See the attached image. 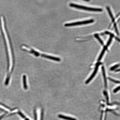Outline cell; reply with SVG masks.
<instances>
[{
	"instance_id": "obj_1",
	"label": "cell",
	"mask_w": 120,
	"mask_h": 120,
	"mask_svg": "<svg viewBox=\"0 0 120 120\" xmlns=\"http://www.w3.org/2000/svg\"><path fill=\"white\" fill-rule=\"evenodd\" d=\"M25 47L29 49H30V50H29L26 49H24V50L33 54L35 55L36 56H41L42 57H43L47 58V59L52 60L55 61H61V59L59 58L51 56L50 55H46L45 54H41L37 52V51L34 50V49L31 48H30L29 47V46H25Z\"/></svg>"
},
{
	"instance_id": "obj_2",
	"label": "cell",
	"mask_w": 120,
	"mask_h": 120,
	"mask_svg": "<svg viewBox=\"0 0 120 120\" xmlns=\"http://www.w3.org/2000/svg\"><path fill=\"white\" fill-rule=\"evenodd\" d=\"M70 7L80 9L87 10V11H101L103 10L102 9L99 8H93L84 6L78 5L77 4L70 3L69 4Z\"/></svg>"
},
{
	"instance_id": "obj_3",
	"label": "cell",
	"mask_w": 120,
	"mask_h": 120,
	"mask_svg": "<svg viewBox=\"0 0 120 120\" xmlns=\"http://www.w3.org/2000/svg\"><path fill=\"white\" fill-rule=\"evenodd\" d=\"M94 22L93 19H90L89 20L83 21L76 22L71 23H66L64 25V26L66 27L71 26H77V25H80L83 24L92 23Z\"/></svg>"
},
{
	"instance_id": "obj_4",
	"label": "cell",
	"mask_w": 120,
	"mask_h": 120,
	"mask_svg": "<svg viewBox=\"0 0 120 120\" xmlns=\"http://www.w3.org/2000/svg\"><path fill=\"white\" fill-rule=\"evenodd\" d=\"M100 63H98L97 64L93 73V74L91 75L90 77L86 81V84H88L89 83V82L91 80V79H93V78L94 77V76H95V75L96 74L97 70H98V68L99 66L100 65Z\"/></svg>"
},
{
	"instance_id": "obj_5",
	"label": "cell",
	"mask_w": 120,
	"mask_h": 120,
	"mask_svg": "<svg viewBox=\"0 0 120 120\" xmlns=\"http://www.w3.org/2000/svg\"><path fill=\"white\" fill-rule=\"evenodd\" d=\"M58 117L60 118L66 120H76L74 118L66 116L64 115H58Z\"/></svg>"
},
{
	"instance_id": "obj_6",
	"label": "cell",
	"mask_w": 120,
	"mask_h": 120,
	"mask_svg": "<svg viewBox=\"0 0 120 120\" xmlns=\"http://www.w3.org/2000/svg\"><path fill=\"white\" fill-rule=\"evenodd\" d=\"M23 82L24 88L25 89L27 90V89L28 87L26 84V77L25 75H24L23 76Z\"/></svg>"
},
{
	"instance_id": "obj_7",
	"label": "cell",
	"mask_w": 120,
	"mask_h": 120,
	"mask_svg": "<svg viewBox=\"0 0 120 120\" xmlns=\"http://www.w3.org/2000/svg\"><path fill=\"white\" fill-rule=\"evenodd\" d=\"M106 49V46H105V47L104 48H103V50L101 52V54H100V56L99 57L98 61H100V60H101V58L102 57L103 55L104 54L105 52V51Z\"/></svg>"
},
{
	"instance_id": "obj_8",
	"label": "cell",
	"mask_w": 120,
	"mask_h": 120,
	"mask_svg": "<svg viewBox=\"0 0 120 120\" xmlns=\"http://www.w3.org/2000/svg\"><path fill=\"white\" fill-rule=\"evenodd\" d=\"M106 8L107 9L108 12L109 16H110L111 18L112 19V21L114 22V18L113 15H112V12L111 11L110 8H109V7H107V8Z\"/></svg>"
},
{
	"instance_id": "obj_9",
	"label": "cell",
	"mask_w": 120,
	"mask_h": 120,
	"mask_svg": "<svg viewBox=\"0 0 120 120\" xmlns=\"http://www.w3.org/2000/svg\"><path fill=\"white\" fill-rule=\"evenodd\" d=\"M102 68V69L103 70V77H104V79L105 86L106 87V86H107V85H106L107 84V82H106V75L105 74L104 67H103Z\"/></svg>"
},
{
	"instance_id": "obj_10",
	"label": "cell",
	"mask_w": 120,
	"mask_h": 120,
	"mask_svg": "<svg viewBox=\"0 0 120 120\" xmlns=\"http://www.w3.org/2000/svg\"><path fill=\"white\" fill-rule=\"evenodd\" d=\"M0 108L3 109L4 110L6 111L7 112H9L10 111V110L9 109L0 104Z\"/></svg>"
},
{
	"instance_id": "obj_11",
	"label": "cell",
	"mask_w": 120,
	"mask_h": 120,
	"mask_svg": "<svg viewBox=\"0 0 120 120\" xmlns=\"http://www.w3.org/2000/svg\"><path fill=\"white\" fill-rule=\"evenodd\" d=\"M95 37L98 40V41L100 42V43L102 45H103L104 44L103 42L102 41L101 39L99 37L98 35H97V34H96L95 35Z\"/></svg>"
},
{
	"instance_id": "obj_12",
	"label": "cell",
	"mask_w": 120,
	"mask_h": 120,
	"mask_svg": "<svg viewBox=\"0 0 120 120\" xmlns=\"http://www.w3.org/2000/svg\"><path fill=\"white\" fill-rule=\"evenodd\" d=\"M112 37H113V36H111L110 37V38H109V41H108V42L107 43V44H106V46H109V45H110V43H111V41H112Z\"/></svg>"
},
{
	"instance_id": "obj_13",
	"label": "cell",
	"mask_w": 120,
	"mask_h": 120,
	"mask_svg": "<svg viewBox=\"0 0 120 120\" xmlns=\"http://www.w3.org/2000/svg\"><path fill=\"white\" fill-rule=\"evenodd\" d=\"M114 26L115 31H116V32L117 34H118V35H119V32H118V30L117 28V27L116 24H115L114 25Z\"/></svg>"
},
{
	"instance_id": "obj_14",
	"label": "cell",
	"mask_w": 120,
	"mask_h": 120,
	"mask_svg": "<svg viewBox=\"0 0 120 120\" xmlns=\"http://www.w3.org/2000/svg\"><path fill=\"white\" fill-rule=\"evenodd\" d=\"M18 114H19L20 115V116L22 117V118H26V117L23 114H22L21 112H18Z\"/></svg>"
},
{
	"instance_id": "obj_15",
	"label": "cell",
	"mask_w": 120,
	"mask_h": 120,
	"mask_svg": "<svg viewBox=\"0 0 120 120\" xmlns=\"http://www.w3.org/2000/svg\"><path fill=\"white\" fill-rule=\"evenodd\" d=\"M109 79L110 80L112 81V82H115V83H120V82L119 81H115L114 80H113V79H112L110 78H109Z\"/></svg>"
},
{
	"instance_id": "obj_16",
	"label": "cell",
	"mask_w": 120,
	"mask_h": 120,
	"mask_svg": "<svg viewBox=\"0 0 120 120\" xmlns=\"http://www.w3.org/2000/svg\"><path fill=\"white\" fill-rule=\"evenodd\" d=\"M120 89V86L118 87L117 88H116V89H115L114 90V92H116L118 90H119Z\"/></svg>"
},
{
	"instance_id": "obj_17",
	"label": "cell",
	"mask_w": 120,
	"mask_h": 120,
	"mask_svg": "<svg viewBox=\"0 0 120 120\" xmlns=\"http://www.w3.org/2000/svg\"><path fill=\"white\" fill-rule=\"evenodd\" d=\"M34 118H35V120H37V116L36 112H35V111H34Z\"/></svg>"
},
{
	"instance_id": "obj_18",
	"label": "cell",
	"mask_w": 120,
	"mask_h": 120,
	"mask_svg": "<svg viewBox=\"0 0 120 120\" xmlns=\"http://www.w3.org/2000/svg\"><path fill=\"white\" fill-rule=\"evenodd\" d=\"M5 115L4 114H3L0 116V120H1L3 119V118L5 116Z\"/></svg>"
},
{
	"instance_id": "obj_19",
	"label": "cell",
	"mask_w": 120,
	"mask_h": 120,
	"mask_svg": "<svg viewBox=\"0 0 120 120\" xmlns=\"http://www.w3.org/2000/svg\"><path fill=\"white\" fill-rule=\"evenodd\" d=\"M118 66V65H116L114 67H112V68H111V70H112L116 68V67H117Z\"/></svg>"
},
{
	"instance_id": "obj_20",
	"label": "cell",
	"mask_w": 120,
	"mask_h": 120,
	"mask_svg": "<svg viewBox=\"0 0 120 120\" xmlns=\"http://www.w3.org/2000/svg\"><path fill=\"white\" fill-rule=\"evenodd\" d=\"M116 39L118 40V41H119L120 42V39L118 38V37H116Z\"/></svg>"
}]
</instances>
